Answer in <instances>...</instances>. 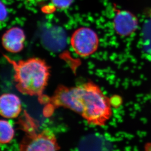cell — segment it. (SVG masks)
Returning a JSON list of instances; mask_svg holds the SVG:
<instances>
[{
  "label": "cell",
  "mask_w": 151,
  "mask_h": 151,
  "mask_svg": "<svg viewBox=\"0 0 151 151\" xmlns=\"http://www.w3.org/2000/svg\"><path fill=\"white\" fill-rule=\"evenodd\" d=\"M58 149L55 135L49 128L38 134L27 135L20 144V151H57Z\"/></svg>",
  "instance_id": "4"
},
{
  "label": "cell",
  "mask_w": 151,
  "mask_h": 151,
  "mask_svg": "<svg viewBox=\"0 0 151 151\" xmlns=\"http://www.w3.org/2000/svg\"><path fill=\"white\" fill-rule=\"evenodd\" d=\"M4 57L13 67L18 91L24 95L41 96L50 76V67L46 61L38 57L15 61L6 55Z\"/></svg>",
  "instance_id": "2"
},
{
  "label": "cell",
  "mask_w": 151,
  "mask_h": 151,
  "mask_svg": "<svg viewBox=\"0 0 151 151\" xmlns=\"http://www.w3.org/2000/svg\"><path fill=\"white\" fill-rule=\"evenodd\" d=\"M7 14L6 7L2 2H1V21L6 18Z\"/></svg>",
  "instance_id": "10"
},
{
  "label": "cell",
  "mask_w": 151,
  "mask_h": 151,
  "mask_svg": "<svg viewBox=\"0 0 151 151\" xmlns=\"http://www.w3.org/2000/svg\"><path fill=\"white\" fill-rule=\"evenodd\" d=\"M144 151H151V142L145 144L144 146Z\"/></svg>",
  "instance_id": "11"
},
{
  "label": "cell",
  "mask_w": 151,
  "mask_h": 151,
  "mask_svg": "<svg viewBox=\"0 0 151 151\" xmlns=\"http://www.w3.org/2000/svg\"><path fill=\"white\" fill-rule=\"evenodd\" d=\"M54 6L59 9H66L71 4L73 0H51Z\"/></svg>",
  "instance_id": "9"
},
{
  "label": "cell",
  "mask_w": 151,
  "mask_h": 151,
  "mask_svg": "<svg viewBox=\"0 0 151 151\" xmlns=\"http://www.w3.org/2000/svg\"><path fill=\"white\" fill-rule=\"evenodd\" d=\"M70 44L76 54L81 57H88L98 49L99 36L91 28H80L71 35Z\"/></svg>",
  "instance_id": "3"
},
{
  "label": "cell",
  "mask_w": 151,
  "mask_h": 151,
  "mask_svg": "<svg viewBox=\"0 0 151 151\" xmlns=\"http://www.w3.org/2000/svg\"><path fill=\"white\" fill-rule=\"evenodd\" d=\"M22 110L21 101L17 95L4 93L0 97V113L6 118H15Z\"/></svg>",
  "instance_id": "7"
},
{
  "label": "cell",
  "mask_w": 151,
  "mask_h": 151,
  "mask_svg": "<svg viewBox=\"0 0 151 151\" xmlns=\"http://www.w3.org/2000/svg\"><path fill=\"white\" fill-rule=\"evenodd\" d=\"M26 35L23 29L15 27L4 33L1 38L4 48L7 51L12 53H18L24 48Z\"/></svg>",
  "instance_id": "6"
},
{
  "label": "cell",
  "mask_w": 151,
  "mask_h": 151,
  "mask_svg": "<svg viewBox=\"0 0 151 151\" xmlns=\"http://www.w3.org/2000/svg\"><path fill=\"white\" fill-rule=\"evenodd\" d=\"M113 26L118 36L121 37L130 36L138 28V19L134 14L129 11L116 9Z\"/></svg>",
  "instance_id": "5"
},
{
  "label": "cell",
  "mask_w": 151,
  "mask_h": 151,
  "mask_svg": "<svg viewBox=\"0 0 151 151\" xmlns=\"http://www.w3.org/2000/svg\"><path fill=\"white\" fill-rule=\"evenodd\" d=\"M50 100L54 107L73 110L93 125H105L113 114L111 99L91 81L73 87L59 86Z\"/></svg>",
  "instance_id": "1"
},
{
  "label": "cell",
  "mask_w": 151,
  "mask_h": 151,
  "mask_svg": "<svg viewBox=\"0 0 151 151\" xmlns=\"http://www.w3.org/2000/svg\"><path fill=\"white\" fill-rule=\"evenodd\" d=\"M14 136L13 126L9 121H0V142L1 144H7L12 141Z\"/></svg>",
  "instance_id": "8"
}]
</instances>
